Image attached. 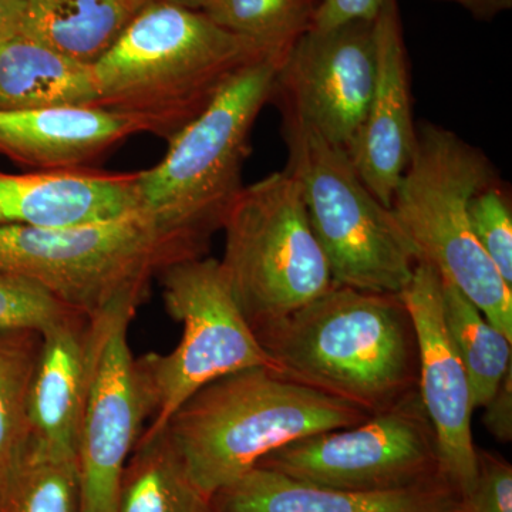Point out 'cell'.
I'll list each match as a JSON object with an SVG mask.
<instances>
[{
	"instance_id": "6da1fadb",
	"label": "cell",
	"mask_w": 512,
	"mask_h": 512,
	"mask_svg": "<svg viewBox=\"0 0 512 512\" xmlns=\"http://www.w3.org/2000/svg\"><path fill=\"white\" fill-rule=\"evenodd\" d=\"M255 336L279 375L370 416L419 392V343L400 295L335 284Z\"/></svg>"
},
{
	"instance_id": "1f68e13d",
	"label": "cell",
	"mask_w": 512,
	"mask_h": 512,
	"mask_svg": "<svg viewBox=\"0 0 512 512\" xmlns=\"http://www.w3.org/2000/svg\"><path fill=\"white\" fill-rule=\"evenodd\" d=\"M25 9V0H0V37L22 32Z\"/></svg>"
},
{
	"instance_id": "52a82bcc",
	"label": "cell",
	"mask_w": 512,
	"mask_h": 512,
	"mask_svg": "<svg viewBox=\"0 0 512 512\" xmlns=\"http://www.w3.org/2000/svg\"><path fill=\"white\" fill-rule=\"evenodd\" d=\"M289 150L286 170L301 187L313 234L333 282L400 295L420 262L416 248L394 217L363 183L348 151L315 131L282 124Z\"/></svg>"
},
{
	"instance_id": "5bb4252c",
	"label": "cell",
	"mask_w": 512,
	"mask_h": 512,
	"mask_svg": "<svg viewBox=\"0 0 512 512\" xmlns=\"http://www.w3.org/2000/svg\"><path fill=\"white\" fill-rule=\"evenodd\" d=\"M375 26L376 72L366 119L350 158L363 183L386 207L412 158L413 120L410 69L397 0H387Z\"/></svg>"
},
{
	"instance_id": "d6a6232c",
	"label": "cell",
	"mask_w": 512,
	"mask_h": 512,
	"mask_svg": "<svg viewBox=\"0 0 512 512\" xmlns=\"http://www.w3.org/2000/svg\"><path fill=\"white\" fill-rule=\"evenodd\" d=\"M165 2L175 3V5L184 6V8L201 10L208 0H165Z\"/></svg>"
},
{
	"instance_id": "9a60e30c",
	"label": "cell",
	"mask_w": 512,
	"mask_h": 512,
	"mask_svg": "<svg viewBox=\"0 0 512 512\" xmlns=\"http://www.w3.org/2000/svg\"><path fill=\"white\" fill-rule=\"evenodd\" d=\"M463 495L440 477L390 491H352L309 484L255 467L211 498L215 512H461Z\"/></svg>"
},
{
	"instance_id": "83f0119b",
	"label": "cell",
	"mask_w": 512,
	"mask_h": 512,
	"mask_svg": "<svg viewBox=\"0 0 512 512\" xmlns=\"http://www.w3.org/2000/svg\"><path fill=\"white\" fill-rule=\"evenodd\" d=\"M477 476L461 512H512V467L497 454L477 448Z\"/></svg>"
},
{
	"instance_id": "9c48e42d",
	"label": "cell",
	"mask_w": 512,
	"mask_h": 512,
	"mask_svg": "<svg viewBox=\"0 0 512 512\" xmlns=\"http://www.w3.org/2000/svg\"><path fill=\"white\" fill-rule=\"evenodd\" d=\"M157 278L165 311L183 325V336L168 355L137 359L151 420L144 439L160 434L192 394L222 376L252 367L279 373L242 315L218 259L177 262Z\"/></svg>"
},
{
	"instance_id": "277c9868",
	"label": "cell",
	"mask_w": 512,
	"mask_h": 512,
	"mask_svg": "<svg viewBox=\"0 0 512 512\" xmlns=\"http://www.w3.org/2000/svg\"><path fill=\"white\" fill-rule=\"evenodd\" d=\"M288 53H268L244 67L197 119L168 141L160 163L137 173L138 210L185 261L207 254L244 188L242 168L251 153V131L271 100Z\"/></svg>"
},
{
	"instance_id": "7402d4cb",
	"label": "cell",
	"mask_w": 512,
	"mask_h": 512,
	"mask_svg": "<svg viewBox=\"0 0 512 512\" xmlns=\"http://www.w3.org/2000/svg\"><path fill=\"white\" fill-rule=\"evenodd\" d=\"M441 298L444 323L470 380L474 407H484L512 369V339L444 276Z\"/></svg>"
},
{
	"instance_id": "ba28073f",
	"label": "cell",
	"mask_w": 512,
	"mask_h": 512,
	"mask_svg": "<svg viewBox=\"0 0 512 512\" xmlns=\"http://www.w3.org/2000/svg\"><path fill=\"white\" fill-rule=\"evenodd\" d=\"M222 229L221 268L254 333L335 285L301 187L286 168L242 188Z\"/></svg>"
},
{
	"instance_id": "f546056e",
	"label": "cell",
	"mask_w": 512,
	"mask_h": 512,
	"mask_svg": "<svg viewBox=\"0 0 512 512\" xmlns=\"http://www.w3.org/2000/svg\"><path fill=\"white\" fill-rule=\"evenodd\" d=\"M512 370V369H511ZM508 372L497 392L485 404L483 417L488 431L504 443L512 439V372Z\"/></svg>"
},
{
	"instance_id": "3957f363",
	"label": "cell",
	"mask_w": 512,
	"mask_h": 512,
	"mask_svg": "<svg viewBox=\"0 0 512 512\" xmlns=\"http://www.w3.org/2000/svg\"><path fill=\"white\" fill-rule=\"evenodd\" d=\"M369 417L275 370L252 367L192 394L163 431L192 483L211 501L276 448Z\"/></svg>"
},
{
	"instance_id": "ac0fdd59",
	"label": "cell",
	"mask_w": 512,
	"mask_h": 512,
	"mask_svg": "<svg viewBox=\"0 0 512 512\" xmlns=\"http://www.w3.org/2000/svg\"><path fill=\"white\" fill-rule=\"evenodd\" d=\"M40 333L30 384L29 443L47 456L76 461L86 392L87 318L74 313Z\"/></svg>"
},
{
	"instance_id": "44dd1931",
	"label": "cell",
	"mask_w": 512,
	"mask_h": 512,
	"mask_svg": "<svg viewBox=\"0 0 512 512\" xmlns=\"http://www.w3.org/2000/svg\"><path fill=\"white\" fill-rule=\"evenodd\" d=\"M210 507L164 431L138 440L121 478L117 512H208Z\"/></svg>"
},
{
	"instance_id": "4dcf8cb0",
	"label": "cell",
	"mask_w": 512,
	"mask_h": 512,
	"mask_svg": "<svg viewBox=\"0 0 512 512\" xmlns=\"http://www.w3.org/2000/svg\"><path fill=\"white\" fill-rule=\"evenodd\" d=\"M434 2L460 6L481 22H490L512 8V0H434Z\"/></svg>"
},
{
	"instance_id": "30bf717a",
	"label": "cell",
	"mask_w": 512,
	"mask_h": 512,
	"mask_svg": "<svg viewBox=\"0 0 512 512\" xmlns=\"http://www.w3.org/2000/svg\"><path fill=\"white\" fill-rule=\"evenodd\" d=\"M141 301L126 299L87 318L86 392L76 464L79 512H117L121 478L150 409L128 330Z\"/></svg>"
},
{
	"instance_id": "7c38bea8",
	"label": "cell",
	"mask_w": 512,
	"mask_h": 512,
	"mask_svg": "<svg viewBox=\"0 0 512 512\" xmlns=\"http://www.w3.org/2000/svg\"><path fill=\"white\" fill-rule=\"evenodd\" d=\"M376 72L373 22L311 29L296 40L272 89L282 124L315 131L352 151L366 119Z\"/></svg>"
},
{
	"instance_id": "d4e9b609",
	"label": "cell",
	"mask_w": 512,
	"mask_h": 512,
	"mask_svg": "<svg viewBox=\"0 0 512 512\" xmlns=\"http://www.w3.org/2000/svg\"><path fill=\"white\" fill-rule=\"evenodd\" d=\"M0 512H79L76 461L47 456L29 443L0 485Z\"/></svg>"
},
{
	"instance_id": "4316f807",
	"label": "cell",
	"mask_w": 512,
	"mask_h": 512,
	"mask_svg": "<svg viewBox=\"0 0 512 512\" xmlns=\"http://www.w3.org/2000/svg\"><path fill=\"white\" fill-rule=\"evenodd\" d=\"M74 313L28 279L0 272V330L43 332Z\"/></svg>"
},
{
	"instance_id": "2e32d148",
	"label": "cell",
	"mask_w": 512,
	"mask_h": 512,
	"mask_svg": "<svg viewBox=\"0 0 512 512\" xmlns=\"http://www.w3.org/2000/svg\"><path fill=\"white\" fill-rule=\"evenodd\" d=\"M137 210V173L0 171V225L77 227L114 220Z\"/></svg>"
},
{
	"instance_id": "e575fe53",
	"label": "cell",
	"mask_w": 512,
	"mask_h": 512,
	"mask_svg": "<svg viewBox=\"0 0 512 512\" xmlns=\"http://www.w3.org/2000/svg\"><path fill=\"white\" fill-rule=\"evenodd\" d=\"M208 512H215L214 510H212V507H210V510H208Z\"/></svg>"
},
{
	"instance_id": "8992f818",
	"label": "cell",
	"mask_w": 512,
	"mask_h": 512,
	"mask_svg": "<svg viewBox=\"0 0 512 512\" xmlns=\"http://www.w3.org/2000/svg\"><path fill=\"white\" fill-rule=\"evenodd\" d=\"M181 261L140 210L77 227L0 225V272L28 279L84 318L126 299L143 302L151 279Z\"/></svg>"
},
{
	"instance_id": "603a6c76",
	"label": "cell",
	"mask_w": 512,
	"mask_h": 512,
	"mask_svg": "<svg viewBox=\"0 0 512 512\" xmlns=\"http://www.w3.org/2000/svg\"><path fill=\"white\" fill-rule=\"evenodd\" d=\"M40 345L37 330H0V485L29 447L30 384Z\"/></svg>"
},
{
	"instance_id": "e0dca14e",
	"label": "cell",
	"mask_w": 512,
	"mask_h": 512,
	"mask_svg": "<svg viewBox=\"0 0 512 512\" xmlns=\"http://www.w3.org/2000/svg\"><path fill=\"white\" fill-rule=\"evenodd\" d=\"M137 133V121L101 107L0 110V154L40 171L80 170Z\"/></svg>"
},
{
	"instance_id": "d6986e66",
	"label": "cell",
	"mask_w": 512,
	"mask_h": 512,
	"mask_svg": "<svg viewBox=\"0 0 512 512\" xmlns=\"http://www.w3.org/2000/svg\"><path fill=\"white\" fill-rule=\"evenodd\" d=\"M93 66L18 33L0 37V110L99 107Z\"/></svg>"
},
{
	"instance_id": "5b68a950",
	"label": "cell",
	"mask_w": 512,
	"mask_h": 512,
	"mask_svg": "<svg viewBox=\"0 0 512 512\" xmlns=\"http://www.w3.org/2000/svg\"><path fill=\"white\" fill-rule=\"evenodd\" d=\"M495 178L497 171L483 151L423 121L416 126L412 158L390 208L420 261L436 266L512 339V288L477 241L468 215L471 197Z\"/></svg>"
},
{
	"instance_id": "8fae6325",
	"label": "cell",
	"mask_w": 512,
	"mask_h": 512,
	"mask_svg": "<svg viewBox=\"0 0 512 512\" xmlns=\"http://www.w3.org/2000/svg\"><path fill=\"white\" fill-rule=\"evenodd\" d=\"M256 467L352 491L400 490L444 477L436 431L419 392L356 426L276 448Z\"/></svg>"
},
{
	"instance_id": "7a4b0ae2",
	"label": "cell",
	"mask_w": 512,
	"mask_h": 512,
	"mask_svg": "<svg viewBox=\"0 0 512 512\" xmlns=\"http://www.w3.org/2000/svg\"><path fill=\"white\" fill-rule=\"evenodd\" d=\"M268 53L202 10L151 0L93 66L99 107L170 141L244 67Z\"/></svg>"
},
{
	"instance_id": "f1b7e54d",
	"label": "cell",
	"mask_w": 512,
	"mask_h": 512,
	"mask_svg": "<svg viewBox=\"0 0 512 512\" xmlns=\"http://www.w3.org/2000/svg\"><path fill=\"white\" fill-rule=\"evenodd\" d=\"M387 0H319L313 28L329 30L348 23L375 22Z\"/></svg>"
},
{
	"instance_id": "ffe728a7",
	"label": "cell",
	"mask_w": 512,
	"mask_h": 512,
	"mask_svg": "<svg viewBox=\"0 0 512 512\" xmlns=\"http://www.w3.org/2000/svg\"><path fill=\"white\" fill-rule=\"evenodd\" d=\"M23 35L94 66L143 6L133 0H25Z\"/></svg>"
},
{
	"instance_id": "836d02e7",
	"label": "cell",
	"mask_w": 512,
	"mask_h": 512,
	"mask_svg": "<svg viewBox=\"0 0 512 512\" xmlns=\"http://www.w3.org/2000/svg\"><path fill=\"white\" fill-rule=\"evenodd\" d=\"M133 2L138 3L140 6H144L146 3L151 2V0H133Z\"/></svg>"
},
{
	"instance_id": "484cf974",
	"label": "cell",
	"mask_w": 512,
	"mask_h": 512,
	"mask_svg": "<svg viewBox=\"0 0 512 512\" xmlns=\"http://www.w3.org/2000/svg\"><path fill=\"white\" fill-rule=\"evenodd\" d=\"M474 235L485 254L512 288V211L510 192L495 178L468 202Z\"/></svg>"
},
{
	"instance_id": "4fadbf2b",
	"label": "cell",
	"mask_w": 512,
	"mask_h": 512,
	"mask_svg": "<svg viewBox=\"0 0 512 512\" xmlns=\"http://www.w3.org/2000/svg\"><path fill=\"white\" fill-rule=\"evenodd\" d=\"M400 298L417 333L419 393L436 431L441 471L464 497L477 476V447L471 433L476 407L466 369L444 323L436 266L420 261Z\"/></svg>"
},
{
	"instance_id": "cb8c5ba5",
	"label": "cell",
	"mask_w": 512,
	"mask_h": 512,
	"mask_svg": "<svg viewBox=\"0 0 512 512\" xmlns=\"http://www.w3.org/2000/svg\"><path fill=\"white\" fill-rule=\"evenodd\" d=\"M319 0H208L202 12L222 29L271 52L289 50L313 28Z\"/></svg>"
}]
</instances>
